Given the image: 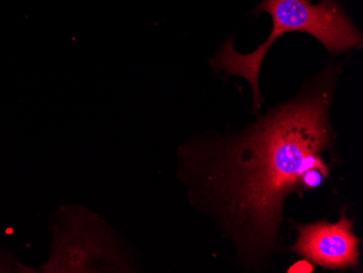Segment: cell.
I'll list each match as a JSON object with an SVG mask.
<instances>
[{
	"label": "cell",
	"instance_id": "1",
	"mask_svg": "<svg viewBox=\"0 0 363 273\" xmlns=\"http://www.w3.org/2000/svg\"><path fill=\"white\" fill-rule=\"evenodd\" d=\"M268 110L233 136L193 140L179 150V175L194 205L206 211L247 269L261 270L277 245L283 206L306 191V174L330 173L333 79Z\"/></svg>",
	"mask_w": 363,
	"mask_h": 273
},
{
	"label": "cell",
	"instance_id": "2",
	"mask_svg": "<svg viewBox=\"0 0 363 273\" xmlns=\"http://www.w3.org/2000/svg\"><path fill=\"white\" fill-rule=\"evenodd\" d=\"M255 10L258 13L267 12L272 18V30L268 40L255 52L242 55L234 50L233 40L230 38L211 60L214 71L242 77L250 83L255 109H259L263 103L259 89V73L263 58L271 45L283 34H310L333 54L362 46V35L348 19L337 0H321L317 5L309 0H263Z\"/></svg>",
	"mask_w": 363,
	"mask_h": 273
},
{
	"label": "cell",
	"instance_id": "3",
	"mask_svg": "<svg viewBox=\"0 0 363 273\" xmlns=\"http://www.w3.org/2000/svg\"><path fill=\"white\" fill-rule=\"evenodd\" d=\"M130 255L114 232L81 207L59 211L47 272H128Z\"/></svg>",
	"mask_w": 363,
	"mask_h": 273
},
{
	"label": "cell",
	"instance_id": "4",
	"mask_svg": "<svg viewBox=\"0 0 363 273\" xmlns=\"http://www.w3.org/2000/svg\"><path fill=\"white\" fill-rule=\"evenodd\" d=\"M297 240L291 248L315 266L334 270L354 269L359 264L360 240L352 232V221L342 213L340 220L296 224Z\"/></svg>",
	"mask_w": 363,
	"mask_h": 273
}]
</instances>
